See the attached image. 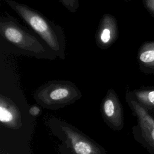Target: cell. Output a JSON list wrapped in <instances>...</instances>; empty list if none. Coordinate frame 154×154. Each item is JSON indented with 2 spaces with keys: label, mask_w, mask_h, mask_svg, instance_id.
I'll use <instances>...</instances> for the list:
<instances>
[{
  "label": "cell",
  "mask_w": 154,
  "mask_h": 154,
  "mask_svg": "<svg viewBox=\"0 0 154 154\" xmlns=\"http://www.w3.org/2000/svg\"><path fill=\"white\" fill-rule=\"evenodd\" d=\"M41 109L37 105H32L29 109V113L32 116H37L40 113Z\"/></svg>",
  "instance_id": "12"
},
{
  "label": "cell",
  "mask_w": 154,
  "mask_h": 154,
  "mask_svg": "<svg viewBox=\"0 0 154 154\" xmlns=\"http://www.w3.org/2000/svg\"><path fill=\"white\" fill-rule=\"evenodd\" d=\"M0 122L8 128L18 129L22 126L21 114L17 106L9 99L0 96Z\"/></svg>",
  "instance_id": "8"
},
{
  "label": "cell",
  "mask_w": 154,
  "mask_h": 154,
  "mask_svg": "<svg viewBox=\"0 0 154 154\" xmlns=\"http://www.w3.org/2000/svg\"><path fill=\"white\" fill-rule=\"evenodd\" d=\"M139 61L144 65L154 66V43L143 45L138 53Z\"/></svg>",
  "instance_id": "9"
},
{
  "label": "cell",
  "mask_w": 154,
  "mask_h": 154,
  "mask_svg": "<svg viewBox=\"0 0 154 154\" xmlns=\"http://www.w3.org/2000/svg\"><path fill=\"white\" fill-rule=\"evenodd\" d=\"M147 8L154 14V0H144Z\"/></svg>",
  "instance_id": "13"
},
{
  "label": "cell",
  "mask_w": 154,
  "mask_h": 154,
  "mask_svg": "<svg viewBox=\"0 0 154 154\" xmlns=\"http://www.w3.org/2000/svg\"><path fill=\"white\" fill-rule=\"evenodd\" d=\"M100 110L105 122L110 128L117 131L122 129L124 125L123 108L113 89L108 90L102 101Z\"/></svg>",
  "instance_id": "4"
},
{
  "label": "cell",
  "mask_w": 154,
  "mask_h": 154,
  "mask_svg": "<svg viewBox=\"0 0 154 154\" xmlns=\"http://www.w3.org/2000/svg\"><path fill=\"white\" fill-rule=\"evenodd\" d=\"M5 2L38 35L55 57L65 58L66 40L61 26L24 4L13 0H5Z\"/></svg>",
  "instance_id": "1"
},
{
  "label": "cell",
  "mask_w": 154,
  "mask_h": 154,
  "mask_svg": "<svg viewBox=\"0 0 154 154\" xmlns=\"http://www.w3.org/2000/svg\"><path fill=\"white\" fill-rule=\"evenodd\" d=\"M59 1L72 13H75L79 7V0H59Z\"/></svg>",
  "instance_id": "11"
},
{
  "label": "cell",
  "mask_w": 154,
  "mask_h": 154,
  "mask_svg": "<svg viewBox=\"0 0 154 154\" xmlns=\"http://www.w3.org/2000/svg\"><path fill=\"white\" fill-rule=\"evenodd\" d=\"M0 34L5 41L24 55L49 60L55 57L52 52L48 51L36 37L12 16L1 18Z\"/></svg>",
  "instance_id": "2"
},
{
  "label": "cell",
  "mask_w": 154,
  "mask_h": 154,
  "mask_svg": "<svg viewBox=\"0 0 154 154\" xmlns=\"http://www.w3.org/2000/svg\"><path fill=\"white\" fill-rule=\"evenodd\" d=\"M129 102L137 116L143 137L151 146L154 147V119L138 102L129 99Z\"/></svg>",
  "instance_id": "7"
},
{
  "label": "cell",
  "mask_w": 154,
  "mask_h": 154,
  "mask_svg": "<svg viewBox=\"0 0 154 154\" xmlns=\"http://www.w3.org/2000/svg\"><path fill=\"white\" fill-rule=\"evenodd\" d=\"M119 36L116 17L110 14H104L100 20L96 32V43L98 48L106 49L116 41Z\"/></svg>",
  "instance_id": "6"
},
{
  "label": "cell",
  "mask_w": 154,
  "mask_h": 154,
  "mask_svg": "<svg viewBox=\"0 0 154 154\" xmlns=\"http://www.w3.org/2000/svg\"><path fill=\"white\" fill-rule=\"evenodd\" d=\"M135 97L142 105L154 107V90H140L134 93Z\"/></svg>",
  "instance_id": "10"
},
{
  "label": "cell",
  "mask_w": 154,
  "mask_h": 154,
  "mask_svg": "<svg viewBox=\"0 0 154 154\" xmlns=\"http://www.w3.org/2000/svg\"><path fill=\"white\" fill-rule=\"evenodd\" d=\"M61 129L74 154H103L97 144L74 128L62 125Z\"/></svg>",
  "instance_id": "5"
},
{
  "label": "cell",
  "mask_w": 154,
  "mask_h": 154,
  "mask_svg": "<svg viewBox=\"0 0 154 154\" xmlns=\"http://www.w3.org/2000/svg\"><path fill=\"white\" fill-rule=\"evenodd\" d=\"M40 106L57 109L79 99L82 94L77 86L69 81L52 80L38 87L33 94Z\"/></svg>",
  "instance_id": "3"
}]
</instances>
